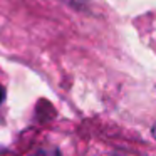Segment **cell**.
<instances>
[{
    "instance_id": "7a4b0ae2",
    "label": "cell",
    "mask_w": 156,
    "mask_h": 156,
    "mask_svg": "<svg viewBox=\"0 0 156 156\" xmlns=\"http://www.w3.org/2000/svg\"><path fill=\"white\" fill-rule=\"evenodd\" d=\"M4 99H5V89H4V86L0 84V104L4 102Z\"/></svg>"
},
{
    "instance_id": "277c9868",
    "label": "cell",
    "mask_w": 156,
    "mask_h": 156,
    "mask_svg": "<svg viewBox=\"0 0 156 156\" xmlns=\"http://www.w3.org/2000/svg\"><path fill=\"white\" fill-rule=\"evenodd\" d=\"M153 136H154V139H156V124L153 126Z\"/></svg>"
},
{
    "instance_id": "6da1fadb",
    "label": "cell",
    "mask_w": 156,
    "mask_h": 156,
    "mask_svg": "<svg viewBox=\"0 0 156 156\" xmlns=\"http://www.w3.org/2000/svg\"><path fill=\"white\" fill-rule=\"evenodd\" d=\"M30 156H61L57 151H49V149H41V151H35Z\"/></svg>"
},
{
    "instance_id": "3957f363",
    "label": "cell",
    "mask_w": 156,
    "mask_h": 156,
    "mask_svg": "<svg viewBox=\"0 0 156 156\" xmlns=\"http://www.w3.org/2000/svg\"><path fill=\"white\" fill-rule=\"evenodd\" d=\"M69 4H72V5H79V4H82L84 0H67Z\"/></svg>"
}]
</instances>
